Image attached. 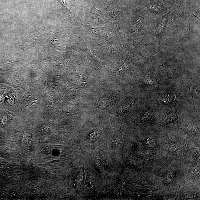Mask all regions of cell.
Here are the masks:
<instances>
[{
    "label": "cell",
    "instance_id": "cell-1",
    "mask_svg": "<svg viewBox=\"0 0 200 200\" xmlns=\"http://www.w3.org/2000/svg\"><path fill=\"white\" fill-rule=\"evenodd\" d=\"M102 132V130L100 129H96L92 131L87 138L88 142L90 143L96 142L99 138Z\"/></svg>",
    "mask_w": 200,
    "mask_h": 200
},
{
    "label": "cell",
    "instance_id": "cell-2",
    "mask_svg": "<svg viewBox=\"0 0 200 200\" xmlns=\"http://www.w3.org/2000/svg\"><path fill=\"white\" fill-rule=\"evenodd\" d=\"M32 136L31 133L29 132L25 133L23 137L22 143L27 149H31L32 146Z\"/></svg>",
    "mask_w": 200,
    "mask_h": 200
},
{
    "label": "cell",
    "instance_id": "cell-3",
    "mask_svg": "<svg viewBox=\"0 0 200 200\" xmlns=\"http://www.w3.org/2000/svg\"><path fill=\"white\" fill-rule=\"evenodd\" d=\"M13 118V115L12 114H9L6 116H4L2 120V125L4 126H7Z\"/></svg>",
    "mask_w": 200,
    "mask_h": 200
},
{
    "label": "cell",
    "instance_id": "cell-4",
    "mask_svg": "<svg viewBox=\"0 0 200 200\" xmlns=\"http://www.w3.org/2000/svg\"><path fill=\"white\" fill-rule=\"evenodd\" d=\"M121 136L118 135H116L113 137L112 139V144L113 146H117L121 142Z\"/></svg>",
    "mask_w": 200,
    "mask_h": 200
},
{
    "label": "cell",
    "instance_id": "cell-5",
    "mask_svg": "<svg viewBox=\"0 0 200 200\" xmlns=\"http://www.w3.org/2000/svg\"><path fill=\"white\" fill-rule=\"evenodd\" d=\"M186 87L189 88V92H190V94H191V95L192 96V101H193V105H194V109H195V110H196V108H195V105H194V100H193V94H192V93L191 92V90H190V88L188 86H187Z\"/></svg>",
    "mask_w": 200,
    "mask_h": 200
}]
</instances>
